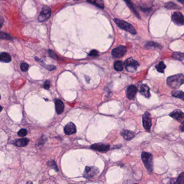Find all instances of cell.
I'll list each match as a JSON object with an SVG mask.
<instances>
[{
    "label": "cell",
    "instance_id": "44dd1931",
    "mask_svg": "<svg viewBox=\"0 0 184 184\" xmlns=\"http://www.w3.org/2000/svg\"><path fill=\"white\" fill-rule=\"evenodd\" d=\"M88 2L95 4V6H97L98 7L100 8L103 9L104 8L103 0H88Z\"/></svg>",
    "mask_w": 184,
    "mask_h": 184
},
{
    "label": "cell",
    "instance_id": "484cf974",
    "mask_svg": "<svg viewBox=\"0 0 184 184\" xmlns=\"http://www.w3.org/2000/svg\"><path fill=\"white\" fill-rule=\"evenodd\" d=\"M165 7L168 9H178L180 8V7L177 6L175 3L171 2L166 3Z\"/></svg>",
    "mask_w": 184,
    "mask_h": 184
},
{
    "label": "cell",
    "instance_id": "4fadbf2b",
    "mask_svg": "<svg viewBox=\"0 0 184 184\" xmlns=\"http://www.w3.org/2000/svg\"><path fill=\"white\" fill-rule=\"evenodd\" d=\"M64 131L65 134L67 135H71L73 134H75L77 130L75 125L72 122H70L65 126Z\"/></svg>",
    "mask_w": 184,
    "mask_h": 184
},
{
    "label": "cell",
    "instance_id": "6da1fadb",
    "mask_svg": "<svg viewBox=\"0 0 184 184\" xmlns=\"http://www.w3.org/2000/svg\"><path fill=\"white\" fill-rule=\"evenodd\" d=\"M167 85L173 89H178L184 84V75L182 73L171 76L167 78Z\"/></svg>",
    "mask_w": 184,
    "mask_h": 184
},
{
    "label": "cell",
    "instance_id": "836d02e7",
    "mask_svg": "<svg viewBox=\"0 0 184 184\" xmlns=\"http://www.w3.org/2000/svg\"><path fill=\"white\" fill-rule=\"evenodd\" d=\"M50 82L49 81H46L45 82L44 84V88L45 89H49V88H50Z\"/></svg>",
    "mask_w": 184,
    "mask_h": 184
},
{
    "label": "cell",
    "instance_id": "30bf717a",
    "mask_svg": "<svg viewBox=\"0 0 184 184\" xmlns=\"http://www.w3.org/2000/svg\"><path fill=\"white\" fill-rule=\"evenodd\" d=\"M170 116L179 122L182 123L184 121V113L179 110H176L172 112L170 114Z\"/></svg>",
    "mask_w": 184,
    "mask_h": 184
},
{
    "label": "cell",
    "instance_id": "8d00e7d4",
    "mask_svg": "<svg viewBox=\"0 0 184 184\" xmlns=\"http://www.w3.org/2000/svg\"><path fill=\"white\" fill-rule=\"evenodd\" d=\"M178 2H179L180 3L184 4V0H178Z\"/></svg>",
    "mask_w": 184,
    "mask_h": 184
},
{
    "label": "cell",
    "instance_id": "d4e9b609",
    "mask_svg": "<svg viewBox=\"0 0 184 184\" xmlns=\"http://www.w3.org/2000/svg\"><path fill=\"white\" fill-rule=\"evenodd\" d=\"M172 96L174 97L178 98L179 99H181V100L184 101V92L181 91H174L172 93Z\"/></svg>",
    "mask_w": 184,
    "mask_h": 184
},
{
    "label": "cell",
    "instance_id": "83f0119b",
    "mask_svg": "<svg viewBox=\"0 0 184 184\" xmlns=\"http://www.w3.org/2000/svg\"><path fill=\"white\" fill-rule=\"evenodd\" d=\"M18 136H20V137H24L27 134V131L26 129L24 128H22V129H21L20 131L18 132Z\"/></svg>",
    "mask_w": 184,
    "mask_h": 184
},
{
    "label": "cell",
    "instance_id": "9c48e42d",
    "mask_svg": "<svg viewBox=\"0 0 184 184\" xmlns=\"http://www.w3.org/2000/svg\"><path fill=\"white\" fill-rule=\"evenodd\" d=\"M99 172V171L96 167L94 166L89 167L87 166L85 168L84 173V177L86 178H91L93 176H96Z\"/></svg>",
    "mask_w": 184,
    "mask_h": 184
},
{
    "label": "cell",
    "instance_id": "4316f807",
    "mask_svg": "<svg viewBox=\"0 0 184 184\" xmlns=\"http://www.w3.org/2000/svg\"><path fill=\"white\" fill-rule=\"evenodd\" d=\"M176 184H184V172L181 173L179 176L178 178L177 179V181L175 182Z\"/></svg>",
    "mask_w": 184,
    "mask_h": 184
},
{
    "label": "cell",
    "instance_id": "e575fe53",
    "mask_svg": "<svg viewBox=\"0 0 184 184\" xmlns=\"http://www.w3.org/2000/svg\"><path fill=\"white\" fill-rule=\"evenodd\" d=\"M45 68L48 70H50V71H52V70L55 69L56 67L55 65H47Z\"/></svg>",
    "mask_w": 184,
    "mask_h": 184
},
{
    "label": "cell",
    "instance_id": "ba28073f",
    "mask_svg": "<svg viewBox=\"0 0 184 184\" xmlns=\"http://www.w3.org/2000/svg\"><path fill=\"white\" fill-rule=\"evenodd\" d=\"M172 20L177 25H184V16L180 12L176 11L172 16Z\"/></svg>",
    "mask_w": 184,
    "mask_h": 184
},
{
    "label": "cell",
    "instance_id": "3957f363",
    "mask_svg": "<svg viewBox=\"0 0 184 184\" xmlns=\"http://www.w3.org/2000/svg\"><path fill=\"white\" fill-rule=\"evenodd\" d=\"M114 21V22L116 23V24L119 28L122 29L123 30H125L126 31H128L130 33H132L133 35H135V34L137 33V31L136 30V29L129 23L125 22L123 20L117 19H115Z\"/></svg>",
    "mask_w": 184,
    "mask_h": 184
},
{
    "label": "cell",
    "instance_id": "4dcf8cb0",
    "mask_svg": "<svg viewBox=\"0 0 184 184\" xmlns=\"http://www.w3.org/2000/svg\"><path fill=\"white\" fill-rule=\"evenodd\" d=\"M49 55L50 56V57L55 59H57L58 57L56 55V53H55V52L53 51V50H49Z\"/></svg>",
    "mask_w": 184,
    "mask_h": 184
},
{
    "label": "cell",
    "instance_id": "8992f818",
    "mask_svg": "<svg viewBox=\"0 0 184 184\" xmlns=\"http://www.w3.org/2000/svg\"><path fill=\"white\" fill-rule=\"evenodd\" d=\"M51 15V10L49 7L45 6L43 7L42 10L40 13L38 20L40 22H43L47 20Z\"/></svg>",
    "mask_w": 184,
    "mask_h": 184
},
{
    "label": "cell",
    "instance_id": "e0dca14e",
    "mask_svg": "<svg viewBox=\"0 0 184 184\" xmlns=\"http://www.w3.org/2000/svg\"><path fill=\"white\" fill-rule=\"evenodd\" d=\"M29 140L27 138H22L17 139L14 142L15 145L19 147H24L28 145Z\"/></svg>",
    "mask_w": 184,
    "mask_h": 184
},
{
    "label": "cell",
    "instance_id": "d6986e66",
    "mask_svg": "<svg viewBox=\"0 0 184 184\" xmlns=\"http://www.w3.org/2000/svg\"><path fill=\"white\" fill-rule=\"evenodd\" d=\"M145 47L150 49H162V46L158 43L154 42H148L145 45Z\"/></svg>",
    "mask_w": 184,
    "mask_h": 184
},
{
    "label": "cell",
    "instance_id": "8fae6325",
    "mask_svg": "<svg viewBox=\"0 0 184 184\" xmlns=\"http://www.w3.org/2000/svg\"><path fill=\"white\" fill-rule=\"evenodd\" d=\"M137 91H138V89L135 85H131L128 86L127 88V91H126L127 97L130 100H133L135 98Z\"/></svg>",
    "mask_w": 184,
    "mask_h": 184
},
{
    "label": "cell",
    "instance_id": "1f68e13d",
    "mask_svg": "<svg viewBox=\"0 0 184 184\" xmlns=\"http://www.w3.org/2000/svg\"><path fill=\"white\" fill-rule=\"evenodd\" d=\"M89 55L93 57H96L98 56V52L96 50H92L90 52Z\"/></svg>",
    "mask_w": 184,
    "mask_h": 184
},
{
    "label": "cell",
    "instance_id": "277c9868",
    "mask_svg": "<svg viewBox=\"0 0 184 184\" xmlns=\"http://www.w3.org/2000/svg\"><path fill=\"white\" fill-rule=\"evenodd\" d=\"M124 64L126 70L130 73L135 72L139 65V63L136 60L132 58L127 59Z\"/></svg>",
    "mask_w": 184,
    "mask_h": 184
},
{
    "label": "cell",
    "instance_id": "603a6c76",
    "mask_svg": "<svg viewBox=\"0 0 184 184\" xmlns=\"http://www.w3.org/2000/svg\"><path fill=\"white\" fill-rule=\"evenodd\" d=\"M124 65L123 62L120 61L116 62L114 64V68L117 71H121L124 69Z\"/></svg>",
    "mask_w": 184,
    "mask_h": 184
},
{
    "label": "cell",
    "instance_id": "7402d4cb",
    "mask_svg": "<svg viewBox=\"0 0 184 184\" xmlns=\"http://www.w3.org/2000/svg\"><path fill=\"white\" fill-rule=\"evenodd\" d=\"M172 57L173 59L178 60V61H183L184 60V53L175 52L173 53L172 55Z\"/></svg>",
    "mask_w": 184,
    "mask_h": 184
},
{
    "label": "cell",
    "instance_id": "ffe728a7",
    "mask_svg": "<svg viewBox=\"0 0 184 184\" xmlns=\"http://www.w3.org/2000/svg\"><path fill=\"white\" fill-rule=\"evenodd\" d=\"M0 60L1 61L5 62V63H9L11 61V57L9 53H1L0 55Z\"/></svg>",
    "mask_w": 184,
    "mask_h": 184
},
{
    "label": "cell",
    "instance_id": "7a4b0ae2",
    "mask_svg": "<svg viewBox=\"0 0 184 184\" xmlns=\"http://www.w3.org/2000/svg\"><path fill=\"white\" fill-rule=\"evenodd\" d=\"M142 159L145 167L149 172H152L153 171V157L151 154L146 152H142Z\"/></svg>",
    "mask_w": 184,
    "mask_h": 184
},
{
    "label": "cell",
    "instance_id": "9a60e30c",
    "mask_svg": "<svg viewBox=\"0 0 184 184\" xmlns=\"http://www.w3.org/2000/svg\"><path fill=\"white\" fill-rule=\"evenodd\" d=\"M121 135L125 139L130 140L134 138L135 134L132 131L129 130H123L121 132Z\"/></svg>",
    "mask_w": 184,
    "mask_h": 184
},
{
    "label": "cell",
    "instance_id": "ac0fdd59",
    "mask_svg": "<svg viewBox=\"0 0 184 184\" xmlns=\"http://www.w3.org/2000/svg\"><path fill=\"white\" fill-rule=\"evenodd\" d=\"M125 1V2L126 3L127 6H128V8L130 9L131 11L134 13V14L137 17L138 19H140V16L138 14V13L137 12L136 9L135 8L134 6L133 3L131 2V0H124Z\"/></svg>",
    "mask_w": 184,
    "mask_h": 184
},
{
    "label": "cell",
    "instance_id": "2e32d148",
    "mask_svg": "<svg viewBox=\"0 0 184 184\" xmlns=\"http://www.w3.org/2000/svg\"><path fill=\"white\" fill-rule=\"evenodd\" d=\"M55 108L57 114H61L64 111V105L62 101L59 99L56 100L55 102Z\"/></svg>",
    "mask_w": 184,
    "mask_h": 184
},
{
    "label": "cell",
    "instance_id": "52a82bcc",
    "mask_svg": "<svg viewBox=\"0 0 184 184\" xmlns=\"http://www.w3.org/2000/svg\"><path fill=\"white\" fill-rule=\"evenodd\" d=\"M126 51V47L125 46L120 45L112 50V55L114 58H120L125 55Z\"/></svg>",
    "mask_w": 184,
    "mask_h": 184
},
{
    "label": "cell",
    "instance_id": "d6a6232c",
    "mask_svg": "<svg viewBox=\"0 0 184 184\" xmlns=\"http://www.w3.org/2000/svg\"><path fill=\"white\" fill-rule=\"evenodd\" d=\"M48 165L51 167H53L55 170L57 171H58V168L57 167V165L55 164V162L53 161V162H48Z\"/></svg>",
    "mask_w": 184,
    "mask_h": 184
},
{
    "label": "cell",
    "instance_id": "f546056e",
    "mask_svg": "<svg viewBox=\"0 0 184 184\" xmlns=\"http://www.w3.org/2000/svg\"><path fill=\"white\" fill-rule=\"evenodd\" d=\"M28 68H29V65L27 63H22L21 64V69L23 71H27L28 70Z\"/></svg>",
    "mask_w": 184,
    "mask_h": 184
},
{
    "label": "cell",
    "instance_id": "cb8c5ba5",
    "mask_svg": "<svg viewBox=\"0 0 184 184\" xmlns=\"http://www.w3.org/2000/svg\"><path fill=\"white\" fill-rule=\"evenodd\" d=\"M166 67V65L164 64V63L163 62H160L156 66V69L159 73H164Z\"/></svg>",
    "mask_w": 184,
    "mask_h": 184
},
{
    "label": "cell",
    "instance_id": "5bb4252c",
    "mask_svg": "<svg viewBox=\"0 0 184 184\" xmlns=\"http://www.w3.org/2000/svg\"><path fill=\"white\" fill-rule=\"evenodd\" d=\"M139 92L142 95L145 96V97H150V88L146 84H142L140 86Z\"/></svg>",
    "mask_w": 184,
    "mask_h": 184
},
{
    "label": "cell",
    "instance_id": "7c38bea8",
    "mask_svg": "<svg viewBox=\"0 0 184 184\" xmlns=\"http://www.w3.org/2000/svg\"><path fill=\"white\" fill-rule=\"evenodd\" d=\"M90 148L94 150L98 151L99 152H103L109 150L110 145H105L102 143H96L91 145L90 146Z\"/></svg>",
    "mask_w": 184,
    "mask_h": 184
},
{
    "label": "cell",
    "instance_id": "d590c367",
    "mask_svg": "<svg viewBox=\"0 0 184 184\" xmlns=\"http://www.w3.org/2000/svg\"><path fill=\"white\" fill-rule=\"evenodd\" d=\"M179 128H180V130L182 132H184V121L182 122L181 125H180V127H179Z\"/></svg>",
    "mask_w": 184,
    "mask_h": 184
},
{
    "label": "cell",
    "instance_id": "5b68a950",
    "mask_svg": "<svg viewBox=\"0 0 184 184\" xmlns=\"http://www.w3.org/2000/svg\"><path fill=\"white\" fill-rule=\"evenodd\" d=\"M152 118L151 114L148 112H145L142 116V124L146 131H150L151 126L152 125Z\"/></svg>",
    "mask_w": 184,
    "mask_h": 184
},
{
    "label": "cell",
    "instance_id": "74e56055",
    "mask_svg": "<svg viewBox=\"0 0 184 184\" xmlns=\"http://www.w3.org/2000/svg\"><path fill=\"white\" fill-rule=\"evenodd\" d=\"M76 1H79V0H76Z\"/></svg>",
    "mask_w": 184,
    "mask_h": 184
},
{
    "label": "cell",
    "instance_id": "f1b7e54d",
    "mask_svg": "<svg viewBox=\"0 0 184 184\" xmlns=\"http://www.w3.org/2000/svg\"><path fill=\"white\" fill-rule=\"evenodd\" d=\"M1 39H12L11 37L9 34L3 33L2 31L1 32Z\"/></svg>",
    "mask_w": 184,
    "mask_h": 184
}]
</instances>
